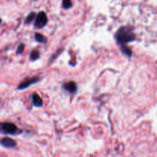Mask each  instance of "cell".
<instances>
[{
  "label": "cell",
  "instance_id": "ba28073f",
  "mask_svg": "<svg viewBox=\"0 0 157 157\" xmlns=\"http://www.w3.org/2000/svg\"><path fill=\"white\" fill-rule=\"evenodd\" d=\"M35 40L38 41V42L44 43V44H45L48 41L47 38H45L44 35H41V34H40V33H35Z\"/></svg>",
  "mask_w": 157,
  "mask_h": 157
},
{
  "label": "cell",
  "instance_id": "9c48e42d",
  "mask_svg": "<svg viewBox=\"0 0 157 157\" xmlns=\"http://www.w3.org/2000/svg\"><path fill=\"white\" fill-rule=\"evenodd\" d=\"M121 52L127 57H131L132 54H133V52H132L131 49L129 47H127V45L121 46Z\"/></svg>",
  "mask_w": 157,
  "mask_h": 157
},
{
  "label": "cell",
  "instance_id": "277c9868",
  "mask_svg": "<svg viewBox=\"0 0 157 157\" xmlns=\"http://www.w3.org/2000/svg\"><path fill=\"white\" fill-rule=\"evenodd\" d=\"M39 80V78H38V77H32V78H25V79L23 80V81L18 84V90H24V89L28 88V87H30L31 85L38 82Z\"/></svg>",
  "mask_w": 157,
  "mask_h": 157
},
{
  "label": "cell",
  "instance_id": "8fae6325",
  "mask_svg": "<svg viewBox=\"0 0 157 157\" xmlns=\"http://www.w3.org/2000/svg\"><path fill=\"white\" fill-rule=\"evenodd\" d=\"M34 18H36V14H35V12H32V13L29 14V15L27 16V18H26L25 23L31 22Z\"/></svg>",
  "mask_w": 157,
  "mask_h": 157
},
{
  "label": "cell",
  "instance_id": "30bf717a",
  "mask_svg": "<svg viewBox=\"0 0 157 157\" xmlns=\"http://www.w3.org/2000/svg\"><path fill=\"white\" fill-rule=\"evenodd\" d=\"M40 56V53L38 50H33L31 53L30 58L32 61H35V60H37Z\"/></svg>",
  "mask_w": 157,
  "mask_h": 157
},
{
  "label": "cell",
  "instance_id": "8992f818",
  "mask_svg": "<svg viewBox=\"0 0 157 157\" xmlns=\"http://www.w3.org/2000/svg\"><path fill=\"white\" fill-rule=\"evenodd\" d=\"M32 103H33L34 106H35V107H42L43 101L38 94L34 93L32 95Z\"/></svg>",
  "mask_w": 157,
  "mask_h": 157
},
{
  "label": "cell",
  "instance_id": "7a4b0ae2",
  "mask_svg": "<svg viewBox=\"0 0 157 157\" xmlns=\"http://www.w3.org/2000/svg\"><path fill=\"white\" fill-rule=\"evenodd\" d=\"M21 130L12 123H0V133L6 134L16 135L21 133Z\"/></svg>",
  "mask_w": 157,
  "mask_h": 157
},
{
  "label": "cell",
  "instance_id": "4fadbf2b",
  "mask_svg": "<svg viewBox=\"0 0 157 157\" xmlns=\"http://www.w3.org/2000/svg\"><path fill=\"white\" fill-rule=\"evenodd\" d=\"M24 48L25 45L23 44H20L18 46V48H17V54H21L23 52H24Z\"/></svg>",
  "mask_w": 157,
  "mask_h": 157
},
{
  "label": "cell",
  "instance_id": "5bb4252c",
  "mask_svg": "<svg viewBox=\"0 0 157 157\" xmlns=\"http://www.w3.org/2000/svg\"><path fill=\"white\" fill-rule=\"evenodd\" d=\"M1 22H2V19H1V18H0V24H1Z\"/></svg>",
  "mask_w": 157,
  "mask_h": 157
},
{
  "label": "cell",
  "instance_id": "52a82bcc",
  "mask_svg": "<svg viewBox=\"0 0 157 157\" xmlns=\"http://www.w3.org/2000/svg\"><path fill=\"white\" fill-rule=\"evenodd\" d=\"M64 89H65L67 91H68L70 94L75 93L77 90V84L76 83L74 82V81H70V82L67 83L64 85Z\"/></svg>",
  "mask_w": 157,
  "mask_h": 157
},
{
  "label": "cell",
  "instance_id": "3957f363",
  "mask_svg": "<svg viewBox=\"0 0 157 157\" xmlns=\"http://www.w3.org/2000/svg\"><path fill=\"white\" fill-rule=\"evenodd\" d=\"M48 22V17L45 12H40L37 15L35 21V27L37 29H41L44 27Z\"/></svg>",
  "mask_w": 157,
  "mask_h": 157
},
{
  "label": "cell",
  "instance_id": "7c38bea8",
  "mask_svg": "<svg viewBox=\"0 0 157 157\" xmlns=\"http://www.w3.org/2000/svg\"><path fill=\"white\" fill-rule=\"evenodd\" d=\"M72 6L71 0H63V7L64 9H70Z\"/></svg>",
  "mask_w": 157,
  "mask_h": 157
},
{
  "label": "cell",
  "instance_id": "6da1fadb",
  "mask_svg": "<svg viewBox=\"0 0 157 157\" xmlns=\"http://www.w3.org/2000/svg\"><path fill=\"white\" fill-rule=\"evenodd\" d=\"M115 38L118 44H121V46H124L126 45L127 43L134 41L136 36L134 32L130 27L124 26L118 29L117 33L115 34Z\"/></svg>",
  "mask_w": 157,
  "mask_h": 157
},
{
  "label": "cell",
  "instance_id": "5b68a950",
  "mask_svg": "<svg viewBox=\"0 0 157 157\" xmlns=\"http://www.w3.org/2000/svg\"><path fill=\"white\" fill-rule=\"evenodd\" d=\"M0 144L6 148H14L17 145L16 142L9 137H4L1 139L0 140Z\"/></svg>",
  "mask_w": 157,
  "mask_h": 157
}]
</instances>
